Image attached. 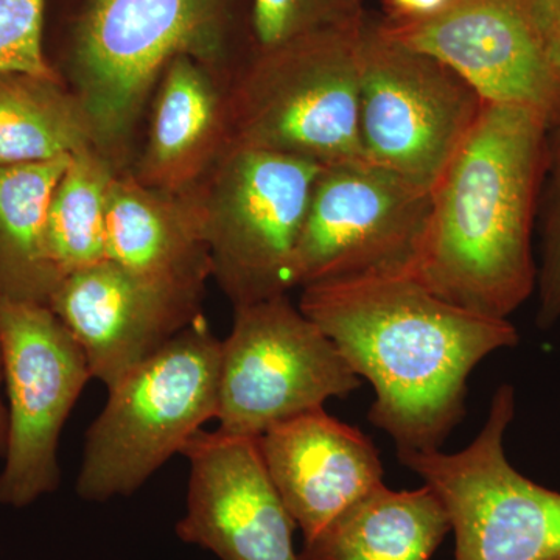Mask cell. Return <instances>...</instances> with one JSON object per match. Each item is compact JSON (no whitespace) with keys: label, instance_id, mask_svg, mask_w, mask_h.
<instances>
[{"label":"cell","instance_id":"obj_20","mask_svg":"<svg viewBox=\"0 0 560 560\" xmlns=\"http://www.w3.org/2000/svg\"><path fill=\"white\" fill-rule=\"evenodd\" d=\"M92 147L90 119L61 77L0 72V165L58 160Z\"/></svg>","mask_w":560,"mask_h":560},{"label":"cell","instance_id":"obj_6","mask_svg":"<svg viewBox=\"0 0 560 560\" xmlns=\"http://www.w3.org/2000/svg\"><path fill=\"white\" fill-rule=\"evenodd\" d=\"M320 165L230 142L194 187L212 278L234 307L289 294L293 264Z\"/></svg>","mask_w":560,"mask_h":560},{"label":"cell","instance_id":"obj_10","mask_svg":"<svg viewBox=\"0 0 560 560\" xmlns=\"http://www.w3.org/2000/svg\"><path fill=\"white\" fill-rule=\"evenodd\" d=\"M431 206L433 190L371 162L320 168L294 253V285L411 275Z\"/></svg>","mask_w":560,"mask_h":560},{"label":"cell","instance_id":"obj_4","mask_svg":"<svg viewBox=\"0 0 560 560\" xmlns=\"http://www.w3.org/2000/svg\"><path fill=\"white\" fill-rule=\"evenodd\" d=\"M221 340L195 319L113 388L84 440L77 493L103 503L138 492L219 410Z\"/></svg>","mask_w":560,"mask_h":560},{"label":"cell","instance_id":"obj_25","mask_svg":"<svg viewBox=\"0 0 560 560\" xmlns=\"http://www.w3.org/2000/svg\"><path fill=\"white\" fill-rule=\"evenodd\" d=\"M552 68L560 77V0H526Z\"/></svg>","mask_w":560,"mask_h":560},{"label":"cell","instance_id":"obj_15","mask_svg":"<svg viewBox=\"0 0 560 560\" xmlns=\"http://www.w3.org/2000/svg\"><path fill=\"white\" fill-rule=\"evenodd\" d=\"M261 458L304 540L383 485L371 438L324 408L275 423L257 438Z\"/></svg>","mask_w":560,"mask_h":560},{"label":"cell","instance_id":"obj_8","mask_svg":"<svg viewBox=\"0 0 560 560\" xmlns=\"http://www.w3.org/2000/svg\"><path fill=\"white\" fill-rule=\"evenodd\" d=\"M515 405L514 386L503 383L463 451L397 452L444 503L455 560H560V492L526 478L504 452Z\"/></svg>","mask_w":560,"mask_h":560},{"label":"cell","instance_id":"obj_27","mask_svg":"<svg viewBox=\"0 0 560 560\" xmlns=\"http://www.w3.org/2000/svg\"><path fill=\"white\" fill-rule=\"evenodd\" d=\"M3 386V363L2 350H0V456L5 455L7 440H9V411H7V404L2 397Z\"/></svg>","mask_w":560,"mask_h":560},{"label":"cell","instance_id":"obj_26","mask_svg":"<svg viewBox=\"0 0 560 560\" xmlns=\"http://www.w3.org/2000/svg\"><path fill=\"white\" fill-rule=\"evenodd\" d=\"M394 20H419L444 9L451 0H386Z\"/></svg>","mask_w":560,"mask_h":560},{"label":"cell","instance_id":"obj_14","mask_svg":"<svg viewBox=\"0 0 560 560\" xmlns=\"http://www.w3.org/2000/svg\"><path fill=\"white\" fill-rule=\"evenodd\" d=\"M201 302L106 259L65 276L47 305L83 349L92 378L109 389L200 318Z\"/></svg>","mask_w":560,"mask_h":560},{"label":"cell","instance_id":"obj_18","mask_svg":"<svg viewBox=\"0 0 560 560\" xmlns=\"http://www.w3.org/2000/svg\"><path fill=\"white\" fill-rule=\"evenodd\" d=\"M448 533L447 510L430 486L383 482L304 540L300 560H430Z\"/></svg>","mask_w":560,"mask_h":560},{"label":"cell","instance_id":"obj_16","mask_svg":"<svg viewBox=\"0 0 560 560\" xmlns=\"http://www.w3.org/2000/svg\"><path fill=\"white\" fill-rule=\"evenodd\" d=\"M108 259L140 278L205 296L212 259L194 189L173 194L121 171L110 187Z\"/></svg>","mask_w":560,"mask_h":560},{"label":"cell","instance_id":"obj_28","mask_svg":"<svg viewBox=\"0 0 560 560\" xmlns=\"http://www.w3.org/2000/svg\"><path fill=\"white\" fill-rule=\"evenodd\" d=\"M560 164V116L548 135V171Z\"/></svg>","mask_w":560,"mask_h":560},{"label":"cell","instance_id":"obj_22","mask_svg":"<svg viewBox=\"0 0 560 560\" xmlns=\"http://www.w3.org/2000/svg\"><path fill=\"white\" fill-rule=\"evenodd\" d=\"M364 0H254L257 50H270L323 32L359 31Z\"/></svg>","mask_w":560,"mask_h":560},{"label":"cell","instance_id":"obj_7","mask_svg":"<svg viewBox=\"0 0 560 560\" xmlns=\"http://www.w3.org/2000/svg\"><path fill=\"white\" fill-rule=\"evenodd\" d=\"M478 92L444 62L366 21L359 39L361 156L434 190L482 108Z\"/></svg>","mask_w":560,"mask_h":560},{"label":"cell","instance_id":"obj_5","mask_svg":"<svg viewBox=\"0 0 560 560\" xmlns=\"http://www.w3.org/2000/svg\"><path fill=\"white\" fill-rule=\"evenodd\" d=\"M361 28L315 33L257 50V57L228 83L230 142L301 158L320 167L363 160Z\"/></svg>","mask_w":560,"mask_h":560},{"label":"cell","instance_id":"obj_2","mask_svg":"<svg viewBox=\"0 0 560 560\" xmlns=\"http://www.w3.org/2000/svg\"><path fill=\"white\" fill-rule=\"evenodd\" d=\"M550 128L539 109L486 103L433 190L411 272L431 293L464 311L508 319L536 291L533 230Z\"/></svg>","mask_w":560,"mask_h":560},{"label":"cell","instance_id":"obj_23","mask_svg":"<svg viewBox=\"0 0 560 560\" xmlns=\"http://www.w3.org/2000/svg\"><path fill=\"white\" fill-rule=\"evenodd\" d=\"M46 0H0V72L60 79L43 51Z\"/></svg>","mask_w":560,"mask_h":560},{"label":"cell","instance_id":"obj_11","mask_svg":"<svg viewBox=\"0 0 560 560\" xmlns=\"http://www.w3.org/2000/svg\"><path fill=\"white\" fill-rule=\"evenodd\" d=\"M0 350L9 411L0 504L25 508L60 486L62 429L92 374L68 327L39 302L0 296Z\"/></svg>","mask_w":560,"mask_h":560},{"label":"cell","instance_id":"obj_24","mask_svg":"<svg viewBox=\"0 0 560 560\" xmlns=\"http://www.w3.org/2000/svg\"><path fill=\"white\" fill-rule=\"evenodd\" d=\"M541 200V254L537 265L536 323L551 329L560 319V164L552 167Z\"/></svg>","mask_w":560,"mask_h":560},{"label":"cell","instance_id":"obj_13","mask_svg":"<svg viewBox=\"0 0 560 560\" xmlns=\"http://www.w3.org/2000/svg\"><path fill=\"white\" fill-rule=\"evenodd\" d=\"M180 455L190 464L186 514L176 534L220 560H300L291 518L257 438L202 429Z\"/></svg>","mask_w":560,"mask_h":560},{"label":"cell","instance_id":"obj_3","mask_svg":"<svg viewBox=\"0 0 560 560\" xmlns=\"http://www.w3.org/2000/svg\"><path fill=\"white\" fill-rule=\"evenodd\" d=\"M223 0H90L70 57L73 94L95 149L127 171L132 136L168 62L190 57L221 72Z\"/></svg>","mask_w":560,"mask_h":560},{"label":"cell","instance_id":"obj_9","mask_svg":"<svg viewBox=\"0 0 560 560\" xmlns=\"http://www.w3.org/2000/svg\"><path fill=\"white\" fill-rule=\"evenodd\" d=\"M360 386L340 349L289 294L234 307L231 334L221 340L220 430L259 438Z\"/></svg>","mask_w":560,"mask_h":560},{"label":"cell","instance_id":"obj_1","mask_svg":"<svg viewBox=\"0 0 560 560\" xmlns=\"http://www.w3.org/2000/svg\"><path fill=\"white\" fill-rule=\"evenodd\" d=\"M298 307L371 383L368 418L397 452L441 451L466 416L471 372L521 341L510 319L456 307L412 275L312 283Z\"/></svg>","mask_w":560,"mask_h":560},{"label":"cell","instance_id":"obj_21","mask_svg":"<svg viewBox=\"0 0 560 560\" xmlns=\"http://www.w3.org/2000/svg\"><path fill=\"white\" fill-rule=\"evenodd\" d=\"M119 172L94 147L70 156L47 212V245L62 278L108 259L106 220Z\"/></svg>","mask_w":560,"mask_h":560},{"label":"cell","instance_id":"obj_12","mask_svg":"<svg viewBox=\"0 0 560 560\" xmlns=\"http://www.w3.org/2000/svg\"><path fill=\"white\" fill-rule=\"evenodd\" d=\"M378 24L389 38L455 70L482 102L539 109L551 127L559 119L560 77L526 0H451L430 16Z\"/></svg>","mask_w":560,"mask_h":560},{"label":"cell","instance_id":"obj_19","mask_svg":"<svg viewBox=\"0 0 560 560\" xmlns=\"http://www.w3.org/2000/svg\"><path fill=\"white\" fill-rule=\"evenodd\" d=\"M69 160L0 165V296L47 305L60 283L47 245V212Z\"/></svg>","mask_w":560,"mask_h":560},{"label":"cell","instance_id":"obj_17","mask_svg":"<svg viewBox=\"0 0 560 560\" xmlns=\"http://www.w3.org/2000/svg\"><path fill=\"white\" fill-rule=\"evenodd\" d=\"M220 73L190 57L168 62L154 91L145 149L130 171L143 186L191 190L226 149L230 81Z\"/></svg>","mask_w":560,"mask_h":560}]
</instances>
